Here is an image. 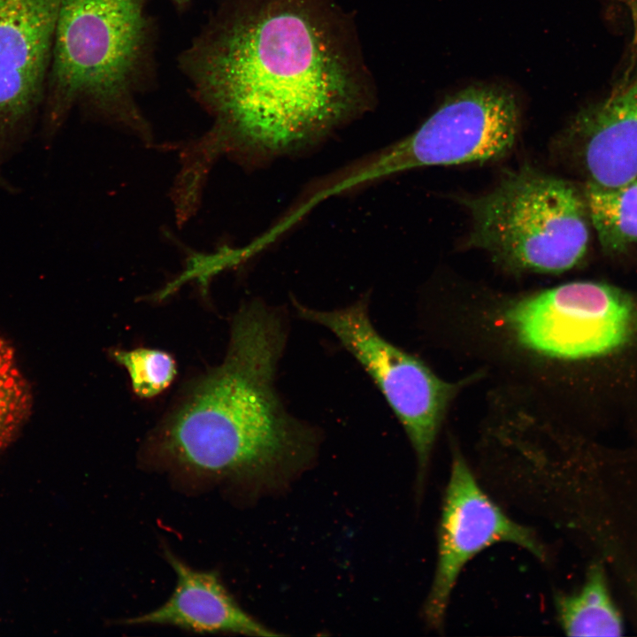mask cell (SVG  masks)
<instances>
[{
    "mask_svg": "<svg viewBox=\"0 0 637 637\" xmlns=\"http://www.w3.org/2000/svg\"><path fill=\"white\" fill-rule=\"evenodd\" d=\"M12 420H13L12 415V414H9V415L7 416L6 419H5V422H6V423H10V422H12Z\"/></svg>",
    "mask_w": 637,
    "mask_h": 637,
    "instance_id": "18",
    "label": "cell"
},
{
    "mask_svg": "<svg viewBox=\"0 0 637 637\" xmlns=\"http://www.w3.org/2000/svg\"><path fill=\"white\" fill-rule=\"evenodd\" d=\"M1 360H2V358H1V357H0V363H1Z\"/></svg>",
    "mask_w": 637,
    "mask_h": 637,
    "instance_id": "27",
    "label": "cell"
},
{
    "mask_svg": "<svg viewBox=\"0 0 637 637\" xmlns=\"http://www.w3.org/2000/svg\"><path fill=\"white\" fill-rule=\"evenodd\" d=\"M5 406H6L5 402H4V401H0V407H3V408H4V407H5Z\"/></svg>",
    "mask_w": 637,
    "mask_h": 637,
    "instance_id": "20",
    "label": "cell"
},
{
    "mask_svg": "<svg viewBox=\"0 0 637 637\" xmlns=\"http://www.w3.org/2000/svg\"><path fill=\"white\" fill-rule=\"evenodd\" d=\"M287 339L283 311L257 300L242 304L222 363L191 384L153 433L156 457L262 490L308 466L318 434L285 409L275 388Z\"/></svg>",
    "mask_w": 637,
    "mask_h": 637,
    "instance_id": "2",
    "label": "cell"
},
{
    "mask_svg": "<svg viewBox=\"0 0 637 637\" xmlns=\"http://www.w3.org/2000/svg\"><path fill=\"white\" fill-rule=\"evenodd\" d=\"M3 413L2 410L0 409V415Z\"/></svg>",
    "mask_w": 637,
    "mask_h": 637,
    "instance_id": "26",
    "label": "cell"
},
{
    "mask_svg": "<svg viewBox=\"0 0 637 637\" xmlns=\"http://www.w3.org/2000/svg\"><path fill=\"white\" fill-rule=\"evenodd\" d=\"M4 385L3 380H0V387Z\"/></svg>",
    "mask_w": 637,
    "mask_h": 637,
    "instance_id": "24",
    "label": "cell"
},
{
    "mask_svg": "<svg viewBox=\"0 0 637 637\" xmlns=\"http://www.w3.org/2000/svg\"><path fill=\"white\" fill-rule=\"evenodd\" d=\"M21 395V391L19 389H16V396H19Z\"/></svg>",
    "mask_w": 637,
    "mask_h": 637,
    "instance_id": "22",
    "label": "cell"
},
{
    "mask_svg": "<svg viewBox=\"0 0 637 637\" xmlns=\"http://www.w3.org/2000/svg\"><path fill=\"white\" fill-rule=\"evenodd\" d=\"M519 127L510 91L471 86L448 98L411 134L329 178L318 196L323 200L414 168L498 159L515 145Z\"/></svg>",
    "mask_w": 637,
    "mask_h": 637,
    "instance_id": "5",
    "label": "cell"
},
{
    "mask_svg": "<svg viewBox=\"0 0 637 637\" xmlns=\"http://www.w3.org/2000/svg\"><path fill=\"white\" fill-rule=\"evenodd\" d=\"M173 5L179 10V11H184L187 9L192 0H170Z\"/></svg>",
    "mask_w": 637,
    "mask_h": 637,
    "instance_id": "15",
    "label": "cell"
},
{
    "mask_svg": "<svg viewBox=\"0 0 637 637\" xmlns=\"http://www.w3.org/2000/svg\"><path fill=\"white\" fill-rule=\"evenodd\" d=\"M11 374H12V376H18V375H19V372H18V370H16V369H12V370L11 371Z\"/></svg>",
    "mask_w": 637,
    "mask_h": 637,
    "instance_id": "19",
    "label": "cell"
},
{
    "mask_svg": "<svg viewBox=\"0 0 637 637\" xmlns=\"http://www.w3.org/2000/svg\"><path fill=\"white\" fill-rule=\"evenodd\" d=\"M2 347V342L0 341V348Z\"/></svg>",
    "mask_w": 637,
    "mask_h": 637,
    "instance_id": "25",
    "label": "cell"
},
{
    "mask_svg": "<svg viewBox=\"0 0 637 637\" xmlns=\"http://www.w3.org/2000/svg\"><path fill=\"white\" fill-rule=\"evenodd\" d=\"M165 556L176 575L171 597L157 609L127 619L126 624L167 625L203 633L278 635L245 612L215 572L195 570L169 550Z\"/></svg>",
    "mask_w": 637,
    "mask_h": 637,
    "instance_id": "11",
    "label": "cell"
},
{
    "mask_svg": "<svg viewBox=\"0 0 637 637\" xmlns=\"http://www.w3.org/2000/svg\"><path fill=\"white\" fill-rule=\"evenodd\" d=\"M583 192L604 250L622 252L637 244V178L611 188L586 184Z\"/></svg>",
    "mask_w": 637,
    "mask_h": 637,
    "instance_id": "13",
    "label": "cell"
},
{
    "mask_svg": "<svg viewBox=\"0 0 637 637\" xmlns=\"http://www.w3.org/2000/svg\"><path fill=\"white\" fill-rule=\"evenodd\" d=\"M110 355L127 370L134 394L142 399L160 395L171 386L177 374L175 359L165 350L144 347L127 350L114 349Z\"/></svg>",
    "mask_w": 637,
    "mask_h": 637,
    "instance_id": "14",
    "label": "cell"
},
{
    "mask_svg": "<svg viewBox=\"0 0 637 637\" xmlns=\"http://www.w3.org/2000/svg\"><path fill=\"white\" fill-rule=\"evenodd\" d=\"M293 306L299 318L328 329L356 358L403 425L416 454L422 482L446 411L462 387L438 377L423 361L384 338L364 296L340 309Z\"/></svg>",
    "mask_w": 637,
    "mask_h": 637,
    "instance_id": "6",
    "label": "cell"
},
{
    "mask_svg": "<svg viewBox=\"0 0 637 637\" xmlns=\"http://www.w3.org/2000/svg\"><path fill=\"white\" fill-rule=\"evenodd\" d=\"M13 384H14V380H13V378H12V377H9V378H7V380H5V382H4V385H3V386L4 387V388H12V387L13 386Z\"/></svg>",
    "mask_w": 637,
    "mask_h": 637,
    "instance_id": "16",
    "label": "cell"
},
{
    "mask_svg": "<svg viewBox=\"0 0 637 637\" xmlns=\"http://www.w3.org/2000/svg\"><path fill=\"white\" fill-rule=\"evenodd\" d=\"M3 397H4V393L2 390H0V398H3Z\"/></svg>",
    "mask_w": 637,
    "mask_h": 637,
    "instance_id": "23",
    "label": "cell"
},
{
    "mask_svg": "<svg viewBox=\"0 0 637 637\" xmlns=\"http://www.w3.org/2000/svg\"><path fill=\"white\" fill-rule=\"evenodd\" d=\"M59 4L0 0V172L45 98Z\"/></svg>",
    "mask_w": 637,
    "mask_h": 637,
    "instance_id": "9",
    "label": "cell"
},
{
    "mask_svg": "<svg viewBox=\"0 0 637 637\" xmlns=\"http://www.w3.org/2000/svg\"><path fill=\"white\" fill-rule=\"evenodd\" d=\"M498 542L518 545L541 560L546 556L534 533L509 518L480 487L462 455L455 453L439 524L437 564L424 608L430 627L442 626L464 565Z\"/></svg>",
    "mask_w": 637,
    "mask_h": 637,
    "instance_id": "8",
    "label": "cell"
},
{
    "mask_svg": "<svg viewBox=\"0 0 637 637\" xmlns=\"http://www.w3.org/2000/svg\"><path fill=\"white\" fill-rule=\"evenodd\" d=\"M566 136L586 184L611 188L636 179L637 73L581 111Z\"/></svg>",
    "mask_w": 637,
    "mask_h": 637,
    "instance_id": "10",
    "label": "cell"
},
{
    "mask_svg": "<svg viewBox=\"0 0 637 637\" xmlns=\"http://www.w3.org/2000/svg\"><path fill=\"white\" fill-rule=\"evenodd\" d=\"M214 125L190 150L249 162L311 146L372 92L353 22L333 0H224L179 58Z\"/></svg>",
    "mask_w": 637,
    "mask_h": 637,
    "instance_id": "1",
    "label": "cell"
},
{
    "mask_svg": "<svg viewBox=\"0 0 637 637\" xmlns=\"http://www.w3.org/2000/svg\"><path fill=\"white\" fill-rule=\"evenodd\" d=\"M9 366H10V364H9V363H8V364H4V365L0 367V375L4 376L5 373H6V372H7L8 369H9Z\"/></svg>",
    "mask_w": 637,
    "mask_h": 637,
    "instance_id": "17",
    "label": "cell"
},
{
    "mask_svg": "<svg viewBox=\"0 0 637 637\" xmlns=\"http://www.w3.org/2000/svg\"><path fill=\"white\" fill-rule=\"evenodd\" d=\"M14 407H15L14 403H10L9 408H10L11 411H13V410H14Z\"/></svg>",
    "mask_w": 637,
    "mask_h": 637,
    "instance_id": "21",
    "label": "cell"
},
{
    "mask_svg": "<svg viewBox=\"0 0 637 637\" xmlns=\"http://www.w3.org/2000/svg\"><path fill=\"white\" fill-rule=\"evenodd\" d=\"M501 320L521 347L551 358L579 360L621 347L633 331L635 310L615 287L575 281L511 302Z\"/></svg>",
    "mask_w": 637,
    "mask_h": 637,
    "instance_id": "7",
    "label": "cell"
},
{
    "mask_svg": "<svg viewBox=\"0 0 637 637\" xmlns=\"http://www.w3.org/2000/svg\"><path fill=\"white\" fill-rule=\"evenodd\" d=\"M558 622L569 636H617L623 631L621 614L604 572L594 566L580 588L555 598Z\"/></svg>",
    "mask_w": 637,
    "mask_h": 637,
    "instance_id": "12",
    "label": "cell"
},
{
    "mask_svg": "<svg viewBox=\"0 0 637 637\" xmlns=\"http://www.w3.org/2000/svg\"><path fill=\"white\" fill-rule=\"evenodd\" d=\"M459 201L472 219L467 246L510 270L562 272L587 250L591 221L584 192L566 180L525 165L489 192Z\"/></svg>",
    "mask_w": 637,
    "mask_h": 637,
    "instance_id": "4",
    "label": "cell"
},
{
    "mask_svg": "<svg viewBox=\"0 0 637 637\" xmlns=\"http://www.w3.org/2000/svg\"><path fill=\"white\" fill-rule=\"evenodd\" d=\"M148 4L60 0L45 96L50 128L79 104L150 136L135 101L156 71V27Z\"/></svg>",
    "mask_w": 637,
    "mask_h": 637,
    "instance_id": "3",
    "label": "cell"
}]
</instances>
